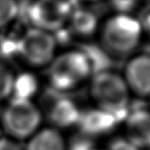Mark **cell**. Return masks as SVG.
<instances>
[{
    "mask_svg": "<svg viewBox=\"0 0 150 150\" xmlns=\"http://www.w3.org/2000/svg\"><path fill=\"white\" fill-rule=\"evenodd\" d=\"M1 121L11 138L26 140L40 129L42 114L32 100L13 98L3 111Z\"/></svg>",
    "mask_w": 150,
    "mask_h": 150,
    "instance_id": "obj_4",
    "label": "cell"
},
{
    "mask_svg": "<svg viewBox=\"0 0 150 150\" xmlns=\"http://www.w3.org/2000/svg\"><path fill=\"white\" fill-rule=\"evenodd\" d=\"M56 36L44 30L31 27L18 42V54L32 67L48 66L57 54Z\"/></svg>",
    "mask_w": 150,
    "mask_h": 150,
    "instance_id": "obj_5",
    "label": "cell"
},
{
    "mask_svg": "<svg viewBox=\"0 0 150 150\" xmlns=\"http://www.w3.org/2000/svg\"><path fill=\"white\" fill-rule=\"evenodd\" d=\"M38 80L31 73H21L18 76H15L13 86V98L27 99L31 100V98L38 91Z\"/></svg>",
    "mask_w": 150,
    "mask_h": 150,
    "instance_id": "obj_13",
    "label": "cell"
},
{
    "mask_svg": "<svg viewBox=\"0 0 150 150\" xmlns=\"http://www.w3.org/2000/svg\"><path fill=\"white\" fill-rule=\"evenodd\" d=\"M81 111L73 101L68 99H60L54 102L48 112L50 122L56 129H68L77 125Z\"/></svg>",
    "mask_w": 150,
    "mask_h": 150,
    "instance_id": "obj_10",
    "label": "cell"
},
{
    "mask_svg": "<svg viewBox=\"0 0 150 150\" xmlns=\"http://www.w3.org/2000/svg\"><path fill=\"white\" fill-rule=\"evenodd\" d=\"M68 145L60 129L56 127L39 129L28 139L25 150H67Z\"/></svg>",
    "mask_w": 150,
    "mask_h": 150,
    "instance_id": "obj_11",
    "label": "cell"
},
{
    "mask_svg": "<svg viewBox=\"0 0 150 150\" xmlns=\"http://www.w3.org/2000/svg\"><path fill=\"white\" fill-rule=\"evenodd\" d=\"M125 137L139 148H150V110L138 109L125 118Z\"/></svg>",
    "mask_w": 150,
    "mask_h": 150,
    "instance_id": "obj_8",
    "label": "cell"
},
{
    "mask_svg": "<svg viewBox=\"0 0 150 150\" xmlns=\"http://www.w3.org/2000/svg\"><path fill=\"white\" fill-rule=\"evenodd\" d=\"M122 77L131 93L142 98H150V54L132 57L125 65Z\"/></svg>",
    "mask_w": 150,
    "mask_h": 150,
    "instance_id": "obj_7",
    "label": "cell"
},
{
    "mask_svg": "<svg viewBox=\"0 0 150 150\" xmlns=\"http://www.w3.org/2000/svg\"><path fill=\"white\" fill-rule=\"evenodd\" d=\"M106 150H138V148L125 137L113 140L109 145L108 149Z\"/></svg>",
    "mask_w": 150,
    "mask_h": 150,
    "instance_id": "obj_17",
    "label": "cell"
},
{
    "mask_svg": "<svg viewBox=\"0 0 150 150\" xmlns=\"http://www.w3.org/2000/svg\"><path fill=\"white\" fill-rule=\"evenodd\" d=\"M68 24L73 34L88 37L96 32L98 28V18L88 9H73Z\"/></svg>",
    "mask_w": 150,
    "mask_h": 150,
    "instance_id": "obj_12",
    "label": "cell"
},
{
    "mask_svg": "<svg viewBox=\"0 0 150 150\" xmlns=\"http://www.w3.org/2000/svg\"><path fill=\"white\" fill-rule=\"evenodd\" d=\"M141 21L129 13H115L101 28V42L107 54L127 57L134 52L143 38Z\"/></svg>",
    "mask_w": 150,
    "mask_h": 150,
    "instance_id": "obj_1",
    "label": "cell"
},
{
    "mask_svg": "<svg viewBox=\"0 0 150 150\" xmlns=\"http://www.w3.org/2000/svg\"><path fill=\"white\" fill-rule=\"evenodd\" d=\"M117 119L99 108L81 113L77 125L81 133L88 137H99L109 134L115 127Z\"/></svg>",
    "mask_w": 150,
    "mask_h": 150,
    "instance_id": "obj_9",
    "label": "cell"
},
{
    "mask_svg": "<svg viewBox=\"0 0 150 150\" xmlns=\"http://www.w3.org/2000/svg\"><path fill=\"white\" fill-rule=\"evenodd\" d=\"M81 1H86V2H95V1H98V0H81Z\"/></svg>",
    "mask_w": 150,
    "mask_h": 150,
    "instance_id": "obj_20",
    "label": "cell"
},
{
    "mask_svg": "<svg viewBox=\"0 0 150 150\" xmlns=\"http://www.w3.org/2000/svg\"><path fill=\"white\" fill-rule=\"evenodd\" d=\"M15 75L4 64L0 63V101L8 98L13 93Z\"/></svg>",
    "mask_w": 150,
    "mask_h": 150,
    "instance_id": "obj_15",
    "label": "cell"
},
{
    "mask_svg": "<svg viewBox=\"0 0 150 150\" xmlns=\"http://www.w3.org/2000/svg\"><path fill=\"white\" fill-rule=\"evenodd\" d=\"M0 150H22V148L13 140L0 138Z\"/></svg>",
    "mask_w": 150,
    "mask_h": 150,
    "instance_id": "obj_18",
    "label": "cell"
},
{
    "mask_svg": "<svg viewBox=\"0 0 150 150\" xmlns=\"http://www.w3.org/2000/svg\"><path fill=\"white\" fill-rule=\"evenodd\" d=\"M142 29H143V34H145L150 40V11L145 15L144 19L141 21Z\"/></svg>",
    "mask_w": 150,
    "mask_h": 150,
    "instance_id": "obj_19",
    "label": "cell"
},
{
    "mask_svg": "<svg viewBox=\"0 0 150 150\" xmlns=\"http://www.w3.org/2000/svg\"><path fill=\"white\" fill-rule=\"evenodd\" d=\"M72 11L68 0H35L28 17L33 28L56 33L68 25Z\"/></svg>",
    "mask_w": 150,
    "mask_h": 150,
    "instance_id": "obj_6",
    "label": "cell"
},
{
    "mask_svg": "<svg viewBox=\"0 0 150 150\" xmlns=\"http://www.w3.org/2000/svg\"><path fill=\"white\" fill-rule=\"evenodd\" d=\"M20 11L17 0H0V29L15 21Z\"/></svg>",
    "mask_w": 150,
    "mask_h": 150,
    "instance_id": "obj_14",
    "label": "cell"
},
{
    "mask_svg": "<svg viewBox=\"0 0 150 150\" xmlns=\"http://www.w3.org/2000/svg\"><path fill=\"white\" fill-rule=\"evenodd\" d=\"M50 86L59 92L77 88L93 76V69L82 50H67L56 54L47 70Z\"/></svg>",
    "mask_w": 150,
    "mask_h": 150,
    "instance_id": "obj_3",
    "label": "cell"
},
{
    "mask_svg": "<svg viewBox=\"0 0 150 150\" xmlns=\"http://www.w3.org/2000/svg\"><path fill=\"white\" fill-rule=\"evenodd\" d=\"M116 13H129L137 5L138 0H110Z\"/></svg>",
    "mask_w": 150,
    "mask_h": 150,
    "instance_id": "obj_16",
    "label": "cell"
},
{
    "mask_svg": "<svg viewBox=\"0 0 150 150\" xmlns=\"http://www.w3.org/2000/svg\"><path fill=\"white\" fill-rule=\"evenodd\" d=\"M91 95L97 108L111 114L117 120L125 116L131 92L122 75L109 69L93 74Z\"/></svg>",
    "mask_w": 150,
    "mask_h": 150,
    "instance_id": "obj_2",
    "label": "cell"
}]
</instances>
